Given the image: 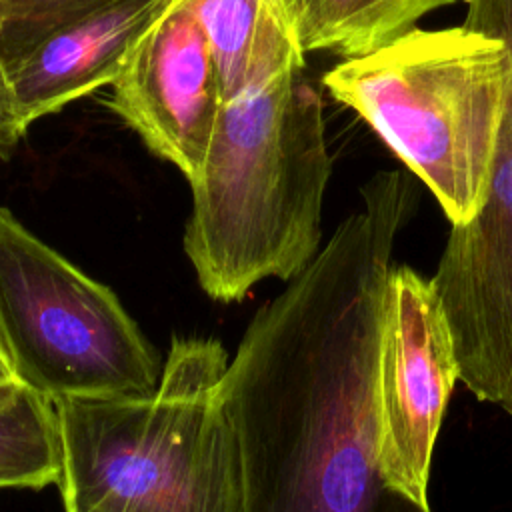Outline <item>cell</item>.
<instances>
[{
    "label": "cell",
    "mask_w": 512,
    "mask_h": 512,
    "mask_svg": "<svg viewBox=\"0 0 512 512\" xmlns=\"http://www.w3.org/2000/svg\"><path fill=\"white\" fill-rule=\"evenodd\" d=\"M312 262L256 310L222 376L236 512H432L376 460L382 296L416 176L376 172Z\"/></svg>",
    "instance_id": "1"
},
{
    "label": "cell",
    "mask_w": 512,
    "mask_h": 512,
    "mask_svg": "<svg viewBox=\"0 0 512 512\" xmlns=\"http://www.w3.org/2000/svg\"><path fill=\"white\" fill-rule=\"evenodd\" d=\"M290 62L222 106L192 186L184 252L216 302L290 282L318 254L332 172L322 98Z\"/></svg>",
    "instance_id": "2"
},
{
    "label": "cell",
    "mask_w": 512,
    "mask_h": 512,
    "mask_svg": "<svg viewBox=\"0 0 512 512\" xmlns=\"http://www.w3.org/2000/svg\"><path fill=\"white\" fill-rule=\"evenodd\" d=\"M226 368L220 340L174 336L150 396L54 400L64 510L236 512Z\"/></svg>",
    "instance_id": "3"
},
{
    "label": "cell",
    "mask_w": 512,
    "mask_h": 512,
    "mask_svg": "<svg viewBox=\"0 0 512 512\" xmlns=\"http://www.w3.org/2000/svg\"><path fill=\"white\" fill-rule=\"evenodd\" d=\"M510 76L506 42L462 22L412 28L344 58L322 86L378 134L454 226L470 222L486 200Z\"/></svg>",
    "instance_id": "4"
},
{
    "label": "cell",
    "mask_w": 512,
    "mask_h": 512,
    "mask_svg": "<svg viewBox=\"0 0 512 512\" xmlns=\"http://www.w3.org/2000/svg\"><path fill=\"white\" fill-rule=\"evenodd\" d=\"M0 340L20 380L60 398H142L158 350L106 286L0 208Z\"/></svg>",
    "instance_id": "5"
},
{
    "label": "cell",
    "mask_w": 512,
    "mask_h": 512,
    "mask_svg": "<svg viewBox=\"0 0 512 512\" xmlns=\"http://www.w3.org/2000/svg\"><path fill=\"white\" fill-rule=\"evenodd\" d=\"M460 378L454 340L430 278L392 266L374 370L376 460L386 484L428 504L434 444Z\"/></svg>",
    "instance_id": "6"
},
{
    "label": "cell",
    "mask_w": 512,
    "mask_h": 512,
    "mask_svg": "<svg viewBox=\"0 0 512 512\" xmlns=\"http://www.w3.org/2000/svg\"><path fill=\"white\" fill-rule=\"evenodd\" d=\"M106 100L154 152L192 182L208 154L224 106L208 38L182 0L134 44Z\"/></svg>",
    "instance_id": "7"
},
{
    "label": "cell",
    "mask_w": 512,
    "mask_h": 512,
    "mask_svg": "<svg viewBox=\"0 0 512 512\" xmlns=\"http://www.w3.org/2000/svg\"><path fill=\"white\" fill-rule=\"evenodd\" d=\"M172 0H112L40 40L6 72L22 134L40 118L112 84L134 44Z\"/></svg>",
    "instance_id": "8"
},
{
    "label": "cell",
    "mask_w": 512,
    "mask_h": 512,
    "mask_svg": "<svg viewBox=\"0 0 512 512\" xmlns=\"http://www.w3.org/2000/svg\"><path fill=\"white\" fill-rule=\"evenodd\" d=\"M214 54L224 104L284 64L304 62L274 0H182Z\"/></svg>",
    "instance_id": "9"
},
{
    "label": "cell",
    "mask_w": 512,
    "mask_h": 512,
    "mask_svg": "<svg viewBox=\"0 0 512 512\" xmlns=\"http://www.w3.org/2000/svg\"><path fill=\"white\" fill-rule=\"evenodd\" d=\"M456 0H296L294 36L302 54L344 58L374 52Z\"/></svg>",
    "instance_id": "10"
},
{
    "label": "cell",
    "mask_w": 512,
    "mask_h": 512,
    "mask_svg": "<svg viewBox=\"0 0 512 512\" xmlns=\"http://www.w3.org/2000/svg\"><path fill=\"white\" fill-rule=\"evenodd\" d=\"M62 476L54 400L20 378L0 382V488L40 490Z\"/></svg>",
    "instance_id": "11"
},
{
    "label": "cell",
    "mask_w": 512,
    "mask_h": 512,
    "mask_svg": "<svg viewBox=\"0 0 512 512\" xmlns=\"http://www.w3.org/2000/svg\"><path fill=\"white\" fill-rule=\"evenodd\" d=\"M112 0H0V62L16 66L60 26Z\"/></svg>",
    "instance_id": "12"
},
{
    "label": "cell",
    "mask_w": 512,
    "mask_h": 512,
    "mask_svg": "<svg viewBox=\"0 0 512 512\" xmlns=\"http://www.w3.org/2000/svg\"><path fill=\"white\" fill-rule=\"evenodd\" d=\"M22 136L24 134H22L16 114H14L10 84H8L4 66L0 62V158H8V154L14 150L16 142Z\"/></svg>",
    "instance_id": "13"
},
{
    "label": "cell",
    "mask_w": 512,
    "mask_h": 512,
    "mask_svg": "<svg viewBox=\"0 0 512 512\" xmlns=\"http://www.w3.org/2000/svg\"><path fill=\"white\" fill-rule=\"evenodd\" d=\"M12 378H18V376H16V372L12 368V362H10V356H8V352H6V348L0 340V382H8Z\"/></svg>",
    "instance_id": "14"
},
{
    "label": "cell",
    "mask_w": 512,
    "mask_h": 512,
    "mask_svg": "<svg viewBox=\"0 0 512 512\" xmlns=\"http://www.w3.org/2000/svg\"><path fill=\"white\" fill-rule=\"evenodd\" d=\"M66 512H102V510H92V508H84V510H66Z\"/></svg>",
    "instance_id": "15"
}]
</instances>
